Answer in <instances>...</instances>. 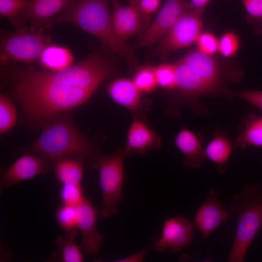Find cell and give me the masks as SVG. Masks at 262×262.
<instances>
[{
	"instance_id": "6da1fadb",
	"label": "cell",
	"mask_w": 262,
	"mask_h": 262,
	"mask_svg": "<svg viewBox=\"0 0 262 262\" xmlns=\"http://www.w3.org/2000/svg\"><path fill=\"white\" fill-rule=\"evenodd\" d=\"M9 84L20 105L25 120L43 125L58 115L85 102L94 93L79 63L59 71H36L15 67Z\"/></svg>"
},
{
	"instance_id": "7a4b0ae2",
	"label": "cell",
	"mask_w": 262,
	"mask_h": 262,
	"mask_svg": "<svg viewBox=\"0 0 262 262\" xmlns=\"http://www.w3.org/2000/svg\"><path fill=\"white\" fill-rule=\"evenodd\" d=\"M109 0H71L60 14L58 23L73 24L102 42L125 60L131 71L139 67L136 48L127 44L116 33L112 23Z\"/></svg>"
},
{
	"instance_id": "3957f363",
	"label": "cell",
	"mask_w": 262,
	"mask_h": 262,
	"mask_svg": "<svg viewBox=\"0 0 262 262\" xmlns=\"http://www.w3.org/2000/svg\"><path fill=\"white\" fill-rule=\"evenodd\" d=\"M61 114L42 125L40 133L28 149L48 163H54L65 157H76L90 160L92 164L102 153L70 117Z\"/></svg>"
},
{
	"instance_id": "277c9868",
	"label": "cell",
	"mask_w": 262,
	"mask_h": 262,
	"mask_svg": "<svg viewBox=\"0 0 262 262\" xmlns=\"http://www.w3.org/2000/svg\"><path fill=\"white\" fill-rule=\"evenodd\" d=\"M229 208L237 226L227 261L242 262L262 224V183L245 186L233 195Z\"/></svg>"
},
{
	"instance_id": "5b68a950",
	"label": "cell",
	"mask_w": 262,
	"mask_h": 262,
	"mask_svg": "<svg viewBox=\"0 0 262 262\" xmlns=\"http://www.w3.org/2000/svg\"><path fill=\"white\" fill-rule=\"evenodd\" d=\"M126 156L124 149L118 147L112 154H101L92 164V167L99 172L102 199L99 213L103 218L117 214V207L123 199L124 160Z\"/></svg>"
},
{
	"instance_id": "8992f818",
	"label": "cell",
	"mask_w": 262,
	"mask_h": 262,
	"mask_svg": "<svg viewBox=\"0 0 262 262\" xmlns=\"http://www.w3.org/2000/svg\"><path fill=\"white\" fill-rule=\"evenodd\" d=\"M50 43L49 36L33 27H19L0 36V60L3 65L10 61L31 63L38 60Z\"/></svg>"
},
{
	"instance_id": "52a82bcc",
	"label": "cell",
	"mask_w": 262,
	"mask_h": 262,
	"mask_svg": "<svg viewBox=\"0 0 262 262\" xmlns=\"http://www.w3.org/2000/svg\"><path fill=\"white\" fill-rule=\"evenodd\" d=\"M203 10L193 9L182 15L159 41L156 53L165 59L172 52L196 42L201 33Z\"/></svg>"
},
{
	"instance_id": "ba28073f",
	"label": "cell",
	"mask_w": 262,
	"mask_h": 262,
	"mask_svg": "<svg viewBox=\"0 0 262 262\" xmlns=\"http://www.w3.org/2000/svg\"><path fill=\"white\" fill-rule=\"evenodd\" d=\"M193 9L187 0H166L154 20L141 33V44L150 46L160 40L182 15Z\"/></svg>"
},
{
	"instance_id": "9c48e42d",
	"label": "cell",
	"mask_w": 262,
	"mask_h": 262,
	"mask_svg": "<svg viewBox=\"0 0 262 262\" xmlns=\"http://www.w3.org/2000/svg\"><path fill=\"white\" fill-rule=\"evenodd\" d=\"M194 225L188 218L181 215L167 218L164 222L161 236L155 243L160 252L168 250L178 252L188 246L193 238Z\"/></svg>"
},
{
	"instance_id": "30bf717a",
	"label": "cell",
	"mask_w": 262,
	"mask_h": 262,
	"mask_svg": "<svg viewBox=\"0 0 262 262\" xmlns=\"http://www.w3.org/2000/svg\"><path fill=\"white\" fill-rule=\"evenodd\" d=\"M219 193L211 188L205 200L197 209L193 224L203 239L228 220L230 213L219 198Z\"/></svg>"
},
{
	"instance_id": "8fae6325",
	"label": "cell",
	"mask_w": 262,
	"mask_h": 262,
	"mask_svg": "<svg viewBox=\"0 0 262 262\" xmlns=\"http://www.w3.org/2000/svg\"><path fill=\"white\" fill-rule=\"evenodd\" d=\"M48 163L39 156L29 153L24 154L1 172L0 192L44 172L47 169Z\"/></svg>"
},
{
	"instance_id": "7c38bea8",
	"label": "cell",
	"mask_w": 262,
	"mask_h": 262,
	"mask_svg": "<svg viewBox=\"0 0 262 262\" xmlns=\"http://www.w3.org/2000/svg\"><path fill=\"white\" fill-rule=\"evenodd\" d=\"M180 59L210 84L218 96H222L229 99L233 96L232 91L222 88V73L212 55L205 54L197 49L189 52Z\"/></svg>"
},
{
	"instance_id": "4fadbf2b",
	"label": "cell",
	"mask_w": 262,
	"mask_h": 262,
	"mask_svg": "<svg viewBox=\"0 0 262 262\" xmlns=\"http://www.w3.org/2000/svg\"><path fill=\"white\" fill-rule=\"evenodd\" d=\"M77 228L82 236L80 246L89 255H96L103 239L96 228L98 211L86 197L77 206Z\"/></svg>"
},
{
	"instance_id": "5bb4252c",
	"label": "cell",
	"mask_w": 262,
	"mask_h": 262,
	"mask_svg": "<svg viewBox=\"0 0 262 262\" xmlns=\"http://www.w3.org/2000/svg\"><path fill=\"white\" fill-rule=\"evenodd\" d=\"M71 0H31L21 13L9 20L18 27L28 21L31 27L40 30L45 24L49 23L51 17L63 11Z\"/></svg>"
},
{
	"instance_id": "9a60e30c",
	"label": "cell",
	"mask_w": 262,
	"mask_h": 262,
	"mask_svg": "<svg viewBox=\"0 0 262 262\" xmlns=\"http://www.w3.org/2000/svg\"><path fill=\"white\" fill-rule=\"evenodd\" d=\"M161 139L142 117H134L127 133L124 148L126 156L133 154H144L161 146Z\"/></svg>"
},
{
	"instance_id": "2e32d148",
	"label": "cell",
	"mask_w": 262,
	"mask_h": 262,
	"mask_svg": "<svg viewBox=\"0 0 262 262\" xmlns=\"http://www.w3.org/2000/svg\"><path fill=\"white\" fill-rule=\"evenodd\" d=\"M106 90L113 101L130 110L134 117H141L147 103H144L142 92L132 79H115L108 84Z\"/></svg>"
},
{
	"instance_id": "e0dca14e",
	"label": "cell",
	"mask_w": 262,
	"mask_h": 262,
	"mask_svg": "<svg viewBox=\"0 0 262 262\" xmlns=\"http://www.w3.org/2000/svg\"><path fill=\"white\" fill-rule=\"evenodd\" d=\"M110 0L112 6V23L119 38L125 41L134 35L143 33L142 21L136 9L130 4L123 5L117 0Z\"/></svg>"
},
{
	"instance_id": "ac0fdd59",
	"label": "cell",
	"mask_w": 262,
	"mask_h": 262,
	"mask_svg": "<svg viewBox=\"0 0 262 262\" xmlns=\"http://www.w3.org/2000/svg\"><path fill=\"white\" fill-rule=\"evenodd\" d=\"M202 140V137L187 128H182L177 133L174 143L184 155V166L194 169L202 166L206 158Z\"/></svg>"
},
{
	"instance_id": "d6986e66",
	"label": "cell",
	"mask_w": 262,
	"mask_h": 262,
	"mask_svg": "<svg viewBox=\"0 0 262 262\" xmlns=\"http://www.w3.org/2000/svg\"><path fill=\"white\" fill-rule=\"evenodd\" d=\"M205 150L206 157L217 164V172L223 174L233 151V143L226 131L216 129Z\"/></svg>"
},
{
	"instance_id": "ffe728a7",
	"label": "cell",
	"mask_w": 262,
	"mask_h": 262,
	"mask_svg": "<svg viewBox=\"0 0 262 262\" xmlns=\"http://www.w3.org/2000/svg\"><path fill=\"white\" fill-rule=\"evenodd\" d=\"M234 144L242 149L262 147V115L249 113L243 117Z\"/></svg>"
},
{
	"instance_id": "44dd1931",
	"label": "cell",
	"mask_w": 262,
	"mask_h": 262,
	"mask_svg": "<svg viewBox=\"0 0 262 262\" xmlns=\"http://www.w3.org/2000/svg\"><path fill=\"white\" fill-rule=\"evenodd\" d=\"M38 60L40 66L46 70L55 71L73 65L74 56L68 48L50 43L44 49Z\"/></svg>"
},
{
	"instance_id": "7402d4cb",
	"label": "cell",
	"mask_w": 262,
	"mask_h": 262,
	"mask_svg": "<svg viewBox=\"0 0 262 262\" xmlns=\"http://www.w3.org/2000/svg\"><path fill=\"white\" fill-rule=\"evenodd\" d=\"M83 159L67 157L55 162L54 171L58 181L62 184H80L84 172Z\"/></svg>"
},
{
	"instance_id": "603a6c76",
	"label": "cell",
	"mask_w": 262,
	"mask_h": 262,
	"mask_svg": "<svg viewBox=\"0 0 262 262\" xmlns=\"http://www.w3.org/2000/svg\"><path fill=\"white\" fill-rule=\"evenodd\" d=\"M63 235H58L55 244L58 248L61 259L64 262H82L83 255L80 245L76 243L78 232L77 229L65 231Z\"/></svg>"
},
{
	"instance_id": "cb8c5ba5",
	"label": "cell",
	"mask_w": 262,
	"mask_h": 262,
	"mask_svg": "<svg viewBox=\"0 0 262 262\" xmlns=\"http://www.w3.org/2000/svg\"><path fill=\"white\" fill-rule=\"evenodd\" d=\"M132 79L142 93H151L158 87L154 67L150 66H139L134 71Z\"/></svg>"
},
{
	"instance_id": "d4e9b609",
	"label": "cell",
	"mask_w": 262,
	"mask_h": 262,
	"mask_svg": "<svg viewBox=\"0 0 262 262\" xmlns=\"http://www.w3.org/2000/svg\"><path fill=\"white\" fill-rule=\"evenodd\" d=\"M17 112L12 100L5 95H0V133H6L16 124Z\"/></svg>"
},
{
	"instance_id": "484cf974",
	"label": "cell",
	"mask_w": 262,
	"mask_h": 262,
	"mask_svg": "<svg viewBox=\"0 0 262 262\" xmlns=\"http://www.w3.org/2000/svg\"><path fill=\"white\" fill-rule=\"evenodd\" d=\"M55 215L57 223L64 231L77 228V206L62 203L57 207Z\"/></svg>"
},
{
	"instance_id": "4316f807",
	"label": "cell",
	"mask_w": 262,
	"mask_h": 262,
	"mask_svg": "<svg viewBox=\"0 0 262 262\" xmlns=\"http://www.w3.org/2000/svg\"><path fill=\"white\" fill-rule=\"evenodd\" d=\"M127 0L128 4L133 6L139 13L142 21L144 32L151 24V16L158 10L161 0Z\"/></svg>"
},
{
	"instance_id": "83f0119b",
	"label": "cell",
	"mask_w": 262,
	"mask_h": 262,
	"mask_svg": "<svg viewBox=\"0 0 262 262\" xmlns=\"http://www.w3.org/2000/svg\"><path fill=\"white\" fill-rule=\"evenodd\" d=\"M154 70L158 86L166 90H173L175 85L174 63L161 64L154 67Z\"/></svg>"
},
{
	"instance_id": "f1b7e54d",
	"label": "cell",
	"mask_w": 262,
	"mask_h": 262,
	"mask_svg": "<svg viewBox=\"0 0 262 262\" xmlns=\"http://www.w3.org/2000/svg\"><path fill=\"white\" fill-rule=\"evenodd\" d=\"M62 203L78 206L86 198L80 184H62L59 191Z\"/></svg>"
},
{
	"instance_id": "f546056e",
	"label": "cell",
	"mask_w": 262,
	"mask_h": 262,
	"mask_svg": "<svg viewBox=\"0 0 262 262\" xmlns=\"http://www.w3.org/2000/svg\"><path fill=\"white\" fill-rule=\"evenodd\" d=\"M29 0H0V16L9 20L18 16L25 9Z\"/></svg>"
},
{
	"instance_id": "4dcf8cb0",
	"label": "cell",
	"mask_w": 262,
	"mask_h": 262,
	"mask_svg": "<svg viewBox=\"0 0 262 262\" xmlns=\"http://www.w3.org/2000/svg\"><path fill=\"white\" fill-rule=\"evenodd\" d=\"M197 49L210 55H213L219 50V40L209 32L201 33L196 40Z\"/></svg>"
},
{
	"instance_id": "1f68e13d",
	"label": "cell",
	"mask_w": 262,
	"mask_h": 262,
	"mask_svg": "<svg viewBox=\"0 0 262 262\" xmlns=\"http://www.w3.org/2000/svg\"><path fill=\"white\" fill-rule=\"evenodd\" d=\"M237 36L232 33L224 34L219 40V51L224 57H230L236 53L239 49Z\"/></svg>"
},
{
	"instance_id": "d6a6232c",
	"label": "cell",
	"mask_w": 262,
	"mask_h": 262,
	"mask_svg": "<svg viewBox=\"0 0 262 262\" xmlns=\"http://www.w3.org/2000/svg\"><path fill=\"white\" fill-rule=\"evenodd\" d=\"M233 96L238 97L258 108L262 113V91L246 90L232 92Z\"/></svg>"
},
{
	"instance_id": "836d02e7",
	"label": "cell",
	"mask_w": 262,
	"mask_h": 262,
	"mask_svg": "<svg viewBox=\"0 0 262 262\" xmlns=\"http://www.w3.org/2000/svg\"><path fill=\"white\" fill-rule=\"evenodd\" d=\"M243 5L252 17L262 19V0H242Z\"/></svg>"
},
{
	"instance_id": "e575fe53",
	"label": "cell",
	"mask_w": 262,
	"mask_h": 262,
	"mask_svg": "<svg viewBox=\"0 0 262 262\" xmlns=\"http://www.w3.org/2000/svg\"><path fill=\"white\" fill-rule=\"evenodd\" d=\"M148 251V248L146 247L138 252L130 256L124 257L117 261L119 262H142Z\"/></svg>"
},
{
	"instance_id": "d590c367",
	"label": "cell",
	"mask_w": 262,
	"mask_h": 262,
	"mask_svg": "<svg viewBox=\"0 0 262 262\" xmlns=\"http://www.w3.org/2000/svg\"><path fill=\"white\" fill-rule=\"evenodd\" d=\"M210 1V0H190V2L194 9L204 11Z\"/></svg>"
}]
</instances>
